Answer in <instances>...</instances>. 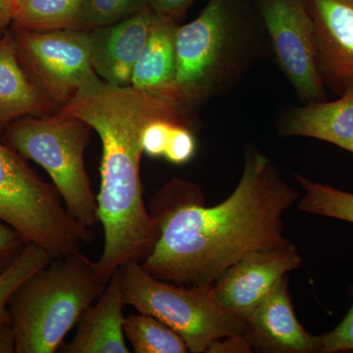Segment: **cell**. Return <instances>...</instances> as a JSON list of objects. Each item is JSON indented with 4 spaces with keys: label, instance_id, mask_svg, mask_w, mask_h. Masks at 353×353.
<instances>
[{
    "label": "cell",
    "instance_id": "6da1fadb",
    "mask_svg": "<svg viewBox=\"0 0 353 353\" xmlns=\"http://www.w3.org/2000/svg\"><path fill=\"white\" fill-rule=\"evenodd\" d=\"M299 194L270 158L250 145L240 182L231 196L211 208L196 183L175 179L150 201L157 243L141 266L176 285L212 287L250 253L292 245L283 216Z\"/></svg>",
    "mask_w": 353,
    "mask_h": 353
},
{
    "label": "cell",
    "instance_id": "7a4b0ae2",
    "mask_svg": "<svg viewBox=\"0 0 353 353\" xmlns=\"http://www.w3.org/2000/svg\"><path fill=\"white\" fill-rule=\"evenodd\" d=\"M57 112L88 123L101 138V181L97 199L104 248L95 265L109 282L122 265L143 263L157 241V226L146 208L141 183L143 129L162 118L199 128L196 110L174 90H143L101 81L79 92Z\"/></svg>",
    "mask_w": 353,
    "mask_h": 353
},
{
    "label": "cell",
    "instance_id": "3957f363",
    "mask_svg": "<svg viewBox=\"0 0 353 353\" xmlns=\"http://www.w3.org/2000/svg\"><path fill=\"white\" fill-rule=\"evenodd\" d=\"M174 90L197 110L234 90L252 67L272 57L252 0H208L192 22L178 26Z\"/></svg>",
    "mask_w": 353,
    "mask_h": 353
},
{
    "label": "cell",
    "instance_id": "277c9868",
    "mask_svg": "<svg viewBox=\"0 0 353 353\" xmlns=\"http://www.w3.org/2000/svg\"><path fill=\"white\" fill-rule=\"evenodd\" d=\"M108 284L95 262L82 252L54 257L9 303L15 353L59 352L65 336Z\"/></svg>",
    "mask_w": 353,
    "mask_h": 353
},
{
    "label": "cell",
    "instance_id": "5b68a950",
    "mask_svg": "<svg viewBox=\"0 0 353 353\" xmlns=\"http://www.w3.org/2000/svg\"><path fill=\"white\" fill-rule=\"evenodd\" d=\"M92 128L58 112L14 121L1 139L25 159L48 172L70 214L92 229L99 223L97 199L85 166Z\"/></svg>",
    "mask_w": 353,
    "mask_h": 353
},
{
    "label": "cell",
    "instance_id": "8992f818",
    "mask_svg": "<svg viewBox=\"0 0 353 353\" xmlns=\"http://www.w3.org/2000/svg\"><path fill=\"white\" fill-rule=\"evenodd\" d=\"M53 183L44 182L24 157L0 141V220L26 243L53 257L81 252L95 240L94 231L76 220Z\"/></svg>",
    "mask_w": 353,
    "mask_h": 353
},
{
    "label": "cell",
    "instance_id": "52a82bcc",
    "mask_svg": "<svg viewBox=\"0 0 353 353\" xmlns=\"http://www.w3.org/2000/svg\"><path fill=\"white\" fill-rule=\"evenodd\" d=\"M119 271L125 305L163 322L185 341L190 352H208L216 341L248 334L246 320L223 307L212 287L165 282L138 262L122 265Z\"/></svg>",
    "mask_w": 353,
    "mask_h": 353
},
{
    "label": "cell",
    "instance_id": "ba28073f",
    "mask_svg": "<svg viewBox=\"0 0 353 353\" xmlns=\"http://www.w3.org/2000/svg\"><path fill=\"white\" fill-rule=\"evenodd\" d=\"M10 31L26 73L58 110L81 90L101 82L92 65L90 31H31L12 25Z\"/></svg>",
    "mask_w": 353,
    "mask_h": 353
},
{
    "label": "cell",
    "instance_id": "9c48e42d",
    "mask_svg": "<svg viewBox=\"0 0 353 353\" xmlns=\"http://www.w3.org/2000/svg\"><path fill=\"white\" fill-rule=\"evenodd\" d=\"M272 57L303 104L327 101L315 60L314 24L307 0H252Z\"/></svg>",
    "mask_w": 353,
    "mask_h": 353
},
{
    "label": "cell",
    "instance_id": "30bf717a",
    "mask_svg": "<svg viewBox=\"0 0 353 353\" xmlns=\"http://www.w3.org/2000/svg\"><path fill=\"white\" fill-rule=\"evenodd\" d=\"M301 261L294 245L250 253L221 276L212 285L213 294L223 307L246 320Z\"/></svg>",
    "mask_w": 353,
    "mask_h": 353
},
{
    "label": "cell",
    "instance_id": "8fae6325",
    "mask_svg": "<svg viewBox=\"0 0 353 353\" xmlns=\"http://www.w3.org/2000/svg\"><path fill=\"white\" fill-rule=\"evenodd\" d=\"M314 24L315 60L323 85L353 90V0H307Z\"/></svg>",
    "mask_w": 353,
    "mask_h": 353
},
{
    "label": "cell",
    "instance_id": "7c38bea8",
    "mask_svg": "<svg viewBox=\"0 0 353 353\" xmlns=\"http://www.w3.org/2000/svg\"><path fill=\"white\" fill-rule=\"evenodd\" d=\"M248 323V336L252 350L275 353H320L321 336H313L296 319L285 276L261 303Z\"/></svg>",
    "mask_w": 353,
    "mask_h": 353
},
{
    "label": "cell",
    "instance_id": "4fadbf2b",
    "mask_svg": "<svg viewBox=\"0 0 353 353\" xmlns=\"http://www.w3.org/2000/svg\"><path fill=\"white\" fill-rule=\"evenodd\" d=\"M155 11L145 7L127 19L90 31L95 73L112 85H131L132 70L152 30Z\"/></svg>",
    "mask_w": 353,
    "mask_h": 353
},
{
    "label": "cell",
    "instance_id": "5bb4252c",
    "mask_svg": "<svg viewBox=\"0 0 353 353\" xmlns=\"http://www.w3.org/2000/svg\"><path fill=\"white\" fill-rule=\"evenodd\" d=\"M122 283L119 269L108 285L78 322L72 341L63 343V353H129L124 333Z\"/></svg>",
    "mask_w": 353,
    "mask_h": 353
},
{
    "label": "cell",
    "instance_id": "9a60e30c",
    "mask_svg": "<svg viewBox=\"0 0 353 353\" xmlns=\"http://www.w3.org/2000/svg\"><path fill=\"white\" fill-rule=\"evenodd\" d=\"M276 127L281 136L320 139L353 154V90L336 101L288 108Z\"/></svg>",
    "mask_w": 353,
    "mask_h": 353
},
{
    "label": "cell",
    "instance_id": "2e32d148",
    "mask_svg": "<svg viewBox=\"0 0 353 353\" xmlns=\"http://www.w3.org/2000/svg\"><path fill=\"white\" fill-rule=\"evenodd\" d=\"M57 111L21 65L9 28L0 38V138L14 121Z\"/></svg>",
    "mask_w": 353,
    "mask_h": 353
},
{
    "label": "cell",
    "instance_id": "e0dca14e",
    "mask_svg": "<svg viewBox=\"0 0 353 353\" xmlns=\"http://www.w3.org/2000/svg\"><path fill=\"white\" fill-rule=\"evenodd\" d=\"M176 28V21L155 12L150 36L132 70L130 85L143 90H174Z\"/></svg>",
    "mask_w": 353,
    "mask_h": 353
},
{
    "label": "cell",
    "instance_id": "ac0fdd59",
    "mask_svg": "<svg viewBox=\"0 0 353 353\" xmlns=\"http://www.w3.org/2000/svg\"><path fill=\"white\" fill-rule=\"evenodd\" d=\"M82 0H12V26L31 31L80 30Z\"/></svg>",
    "mask_w": 353,
    "mask_h": 353
},
{
    "label": "cell",
    "instance_id": "d6986e66",
    "mask_svg": "<svg viewBox=\"0 0 353 353\" xmlns=\"http://www.w3.org/2000/svg\"><path fill=\"white\" fill-rule=\"evenodd\" d=\"M124 333L137 353L190 352L185 341L153 316L143 313L128 316Z\"/></svg>",
    "mask_w": 353,
    "mask_h": 353
},
{
    "label": "cell",
    "instance_id": "ffe728a7",
    "mask_svg": "<svg viewBox=\"0 0 353 353\" xmlns=\"http://www.w3.org/2000/svg\"><path fill=\"white\" fill-rule=\"evenodd\" d=\"M296 179L304 190L299 202L303 212L334 218L353 224V194L296 175Z\"/></svg>",
    "mask_w": 353,
    "mask_h": 353
},
{
    "label": "cell",
    "instance_id": "44dd1931",
    "mask_svg": "<svg viewBox=\"0 0 353 353\" xmlns=\"http://www.w3.org/2000/svg\"><path fill=\"white\" fill-rule=\"evenodd\" d=\"M53 259L43 248L27 243L17 259L0 275V323L11 322L9 303L16 290Z\"/></svg>",
    "mask_w": 353,
    "mask_h": 353
},
{
    "label": "cell",
    "instance_id": "7402d4cb",
    "mask_svg": "<svg viewBox=\"0 0 353 353\" xmlns=\"http://www.w3.org/2000/svg\"><path fill=\"white\" fill-rule=\"evenodd\" d=\"M150 6V0H82L80 30L115 24Z\"/></svg>",
    "mask_w": 353,
    "mask_h": 353
},
{
    "label": "cell",
    "instance_id": "603a6c76",
    "mask_svg": "<svg viewBox=\"0 0 353 353\" xmlns=\"http://www.w3.org/2000/svg\"><path fill=\"white\" fill-rule=\"evenodd\" d=\"M179 125H188L199 130V128L192 126L182 121L167 119V118L153 120L148 123L141 134L143 153L153 158H163L174 132L176 131Z\"/></svg>",
    "mask_w": 353,
    "mask_h": 353
},
{
    "label": "cell",
    "instance_id": "cb8c5ba5",
    "mask_svg": "<svg viewBox=\"0 0 353 353\" xmlns=\"http://www.w3.org/2000/svg\"><path fill=\"white\" fill-rule=\"evenodd\" d=\"M320 353H336L353 350V304L347 316L333 331L322 334Z\"/></svg>",
    "mask_w": 353,
    "mask_h": 353
},
{
    "label": "cell",
    "instance_id": "d4e9b609",
    "mask_svg": "<svg viewBox=\"0 0 353 353\" xmlns=\"http://www.w3.org/2000/svg\"><path fill=\"white\" fill-rule=\"evenodd\" d=\"M26 245L17 231L0 220V275L17 259Z\"/></svg>",
    "mask_w": 353,
    "mask_h": 353
},
{
    "label": "cell",
    "instance_id": "484cf974",
    "mask_svg": "<svg viewBox=\"0 0 353 353\" xmlns=\"http://www.w3.org/2000/svg\"><path fill=\"white\" fill-rule=\"evenodd\" d=\"M199 0H150V6L158 14L178 22Z\"/></svg>",
    "mask_w": 353,
    "mask_h": 353
},
{
    "label": "cell",
    "instance_id": "4316f807",
    "mask_svg": "<svg viewBox=\"0 0 353 353\" xmlns=\"http://www.w3.org/2000/svg\"><path fill=\"white\" fill-rule=\"evenodd\" d=\"M16 352L15 336L11 322L0 323V353Z\"/></svg>",
    "mask_w": 353,
    "mask_h": 353
},
{
    "label": "cell",
    "instance_id": "83f0119b",
    "mask_svg": "<svg viewBox=\"0 0 353 353\" xmlns=\"http://www.w3.org/2000/svg\"><path fill=\"white\" fill-rule=\"evenodd\" d=\"M13 22L12 0H0V38Z\"/></svg>",
    "mask_w": 353,
    "mask_h": 353
}]
</instances>
